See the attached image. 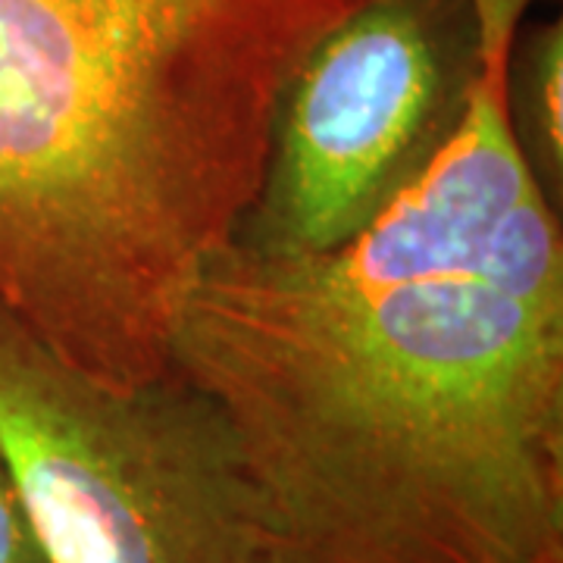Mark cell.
<instances>
[{
    "instance_id": "277c9868",
    "label": "cell",
    "mask_w": 563,
    "mask_h": 563,
    "mask_svg": "<svg viewBox=\"0 0 563 563\" xmlns=\"http://www.w3.org/2000/svg\"><path fill=\"white\" fill-rule=\"evenodd\" d=\"M563 20L520 22L504 57V120L551 210H563Z\"/></svg>"
},
{
    "instance_id": "7a4b0ae2",
    "label": "cell",
    "mask_w": 563,
    "mask_h": 563,
    "mask_svg": "<svg viewBox=\"0 0 563 563\" xmlns=\"http://www.w3.org/2000/svg\"><path fill=\"white\" fill-rule=\"evenodd\" d=\"M0 457L51 563H276L235 432L198 385L101 383L7 301Z\"/></svg>"
},
{
    "instance_id": "6da1fadb",
    "label": "cell",
    "mask_w": 563,
    "mask_h": 563,
    "mask_svg": "<svg viewBox=\"0 0 563 563\" xmlns=\"http://www.w3.org/2000/svg\"><path fill=\"white\" fill-rule=\"evenodd\" d=\"M457 135L354 242L225 244L169 369L235 432L276 563H563V232L504 120L532 0H470Z\"/></svg>"
},
{
    "instance_id": "5b68a950",
    "label": "cell",
    "mask_w": 563,
    "mask_h": 563,
    "mask_svg": "<svg viewBox=\"0 0 563 563\" xmlns=\"http://www.w3.org/2000/svg\"><path fill=\"white\" fill-rule=\"evenodd\" d=\"M0 563H51L0 457Z\"/></svg>"
},
{
    "instance_id": "3957f363",
    "label": "cell",
    "mask_w": 563,
    "mask_h": 563,
    "mask_svg": "<svg viewBox=\"0 0 563 563\" xmlns=\"http://www.w3.org/2000/svg\"><path fill=\"white\" fill-rule=\"evenodd\" d=\"M479 63L470 0H363L285 81L232 244L313 257L354 242L457 135Z\"/></svg>"
}]
</instances>
